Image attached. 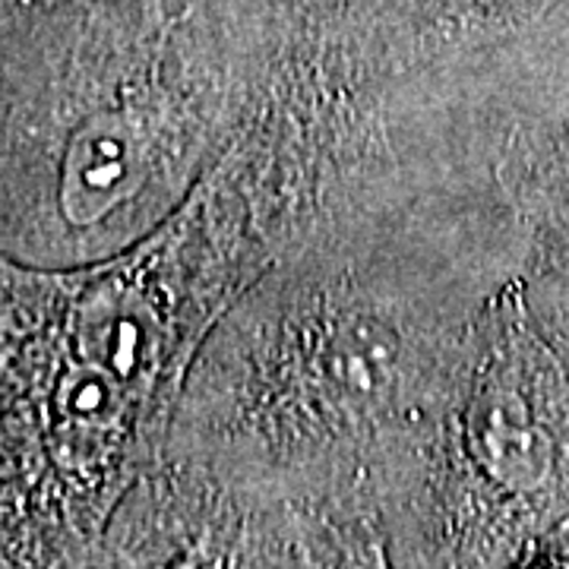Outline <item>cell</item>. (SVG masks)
I'll return each instance as SVG.
<instances>
[{
  "label": "cell",
  "instance_id": "obj_3",
  "mask_svg": "<svg viewBox=\"0 0 569 569\" xmlns=\"http://www.w3.org/2000/svg\"><path fill=\"white\" fill-rule=\"evenodd\" d=\"M526 197L557 244L569 250V130L548 142L529 168Z\"/></svg>",
  "mask_w": 569,
  "mask_h": 569
},
{
  "label": "cell",
  "instance_id": "obj_2",
  "mask_svg": "<svg viewBox=\"0 0 569 569\" xmlns=\"http://www.w3.org/2000/svg\"><path fill=\"white\" fill-rule=\"evenodd\" d=\"M77 346L86 365L99 367L123 389L146 387L162 367L164 332L140 291L104 282L77 307Z\"/></svg>",
  "mask_w": 569,
  "mask_h": 569
},
{
  "label": "cell",
  "instance_id": "obj_4",
  "mask_svg": "<svg viewBox=\"0 0 569 569\" xmlns=\"http://www.w3.org/2000/svg\"><path fill=\"white\" fill-rule=\"evenodd\" d=\"M178 569H209V567H206L203 557L197 553V557H190V560H183V563H181V567H178Z\"/></svg>",
  "mask_w": 569,
  "mask_h": 569
},
{
  "label": "cell",
  "instance_id": "obj_1",
  "mask_svg": "<svg viewBox=\"0 0 569 569\" xmlns=\"http://www.w3.org/2000/svg\"><path fill=\"white\" fill-rule=\"evenodd\" d=\"M152 168L149 121L133 111H96L73 130L61 164V209L73 224L102 222L133 200Z\"/></svg>",
  "mask_w": 569,
  "mask_h": 569
}]
</instances>
